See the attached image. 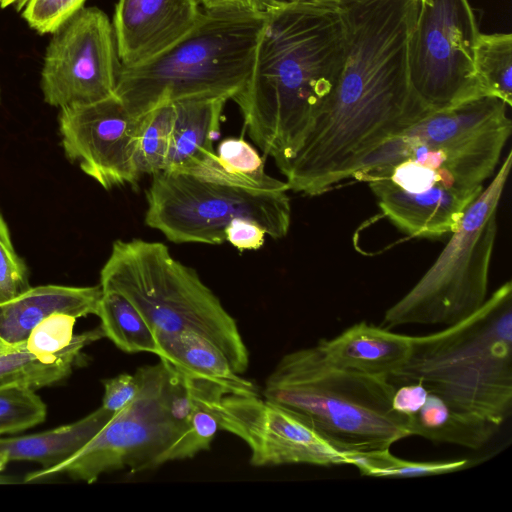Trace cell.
Listing matches in <instances>:
<instances>
[{
  "label": "cell",
  "instance_id": "1",
  "mask_svg": "<svg viewBox=\"0 0 512 512\" xmlns=\"http://www.w3.org/2000/svg\"><path fill=\"white\" fill-rule=\"evenodd\" d=\"M418 0H356L340 7L347 51L336 85L297 152L277 165L289 190L328 192L350 168L429 111L414 96L408 40Z\"/></svg>",
  "mask_w": 512,
  "mask_h": 512
},
{
  "label": "cell",
  "instance_id": "2",
  "mask_svg": "<svg viewBox=\"0 0 512 512\" xmlns=\"http://www.w3.org/2000/svg\"><path fill=\"white\" fill-rule=\"evenodd\" d=\"M244 88L233 97L251 140L276 165L299 149L333 91L347 51L340 9L272 0Z\"/></svg>",
  "mask_w": 512,
  "mask_h": 512
},
{
  "label": "cell",
  "instance_id": "3",
  "mask_svg": "<svg viewBox=\"0 0 512 512\" xmlns=\"http://www.w3.org/2000/svg\"><path fill=\"white\" fill-rule=\"evenodd\" d=\"M389 380L421 383L452 409L501 426L512 413L511 281L462 321L411 336L410 354Z\"/></svg>",
  "mask_w": 512,
  "mask_h": 512
},
{
  "label": "cell",
  "instance_id": "4",
  "mask_svg": "<svg viewBox=\"0 0 512 512\" xmlns=\"http://www.w3.org/2000/svg\"><path fill=\"white\" fill-rule=\"evenodd\" d=\"M395 390L387 377L333 365L315 345L285 354L260 395L351 455L389 450L410 436L408 418L392 407Z\"/></svg>",
  "mask_w": 512,
  "mask_h": 512
},
{
  "label": "cell",
  "instance_id": "5",
  "mask_svg": "<svg viewBox=\"0 0 512 512\" xmlns=\"http://www.w3.org/2000/svg\"><path fill=\"white\" fill-rule=\"evenodd\" d=\"M265 11L203 9L193 29L149 61L120 67L115 95L137 118L189 98L233 99L254 65Z\"/></svg>",
  "mask_w": 512,
  "mask_h": 512
},
{
  "label": "cell",
  "instance_id": "6",
  "mask_svg": "<svg viewBox=\"0 0 512 512\" xmlns=\"http://www.w3.org/2000/svg\"><path fill=\"white\" fill-rule=\"evenodd\" d=\"M102 291L124 296L154 335L194 331L212 341L238 374L249 352L236 320L197 272L155 241L117 240L100 271Z\"/></svg>",
  "mask_w": 512,
  "mask_h": 512
},
{
  "label": "cell",
  "instance_id": "7",
  "mask_svg": "<svg viewBox=\"0 0 512 512\" xmlns=\"http://www.w3.org/2000/svg\"><path fill=\"white\" fill-rule=\"evenodd\" d=\"M512 165L510 151L487 188L467 208L440 255L418 282L384 314L387 328L407 324L452 325L487 299L497 234V208Z\"/></svg>",
  "mask_w": 512,
  "mask_h": 512
},
{
  "label": "cell",
  "instance_id": "8",
  "mask_svg": "<svg viewBox=\"0 0 512 512\" xmlns=\"http://www.w3.org/2000/svg\"><path fill=\"white\" fill-rule=\"evenodd\" d=\"M146 192L145 223L174 243L223 244L235 218L258 223L273 239L291 223L288 190H266L162 170Z\"/></svg>",
  "mask_w": 512,
  "mask_h": 512
},
{
  "label": "cell",
  "instance_id": "9",
  "mask_svg": "<svg viewBox=\"0 0 512 512\" xmlns=\"http://www.w3.org/2000/svg\"><path fill=\"white\" fill-rule=\"evenodd\" d=\"M137 397L115 413L84 446L63 462L27 475L31 482L57 474L94 483L105 474L124 468L131 473L155 469L169 461L183 437L168 405L170 372L160 361L139 367Z\"/></svg>",
  "mask_w": 512,
  "mask_h": 512
},
{
  "label": "cell",
  "instance_id": "10",
  "mask_svg": "<svg viewBox=\"0 0 512 512\" xmlns=\"http://www.w3.org/2000/svg\"><path fill=\"white\" fill-rule=\"evenodd\" d=\"M479 34L468 0H418L407 59L412 92L425 108L443 110L484 97L473 65Z\"/></svg>",
  "mask_w": 512,
  "mask_h": 512
},
{
  "label": "cell",
  "instance_id": "11",
  "mask_svg": "<svg viewBox=\"0 0 512 512\" xmlns=\"http://www.w3.org/2000/svg\"><path fill=\"white\" fill-rule=\"evenodd\" d=\"M120 67L108 16L97 7H83L47 46L40 81L44 101L63 108L111 97Z\"/></svg>",
  "mask_w": 512,
  "mask_h": 512
},
{
  "label": "cell",
  "instance_id": "12",
  "mask_svg": "<svg viewBox=\"0 0 512 512\" xmlns=\"http://www.w3.org/2000/svg\"><path fill=\"white\" fill-rule=\"evenodd\" d=\"M206 402L220 430L247 444L253 466L349 465V454L336 449L308 424L260 394L229 393L214 385Z\"/></svg>",
  "mask_w": 512,
  "mask_h": 512
},
{
  "label": "cell",
  "instance_id": "13",
  "mask_svg": "<svg viewBox=\"0 0 512 512\" xmlns=\"http://www.w3.org/2000/svg\"><path fill=\"white\" fill-rule=\"evenodd\" d=\"M58 122L66 157L104 189L138 181L140 118L116 95L60 108Z\"/></svg>",
  "mask_w": 512,
  "mask_h": 512
},
{
  "label": "cell",
  "instance_id": "14",
  "mask_svg": "<svg viewBox=\"0 0 512 512\" xmlns=\"http://www.w3.org/2000/svg\"><path fill=\"white\" fill-rule=\"evenodd\" d=\"M202 11L198 0H119L112 27L121 66H139L168 49Z\"/></svg>",
  "mask_w": 512,
  "mask_h": 512
},
{
  "label": "cell",
  "instance_id": "15",
  "mask_svg": "<svg viewBox=\"0 0 512 512\" xmlns=\"http://www.w3.org/2000/svg\"><path fill=\"white\" fill-rule=\"evenodd\" d=\"M386 217L412 237H439L460 226L470 204L483 190L436 185L412 194L384 178L367 181Z\"/></svg>",
  "mask_w": 512,
  "mask_h": 512
},
{
  "label": "cell",
  "instance_id": "16",
  "mask_svg": "<svg viewBox=\"0 0 512 512\" xmlns=\"http://www.w3.org/2000/svg\"><path fill=\"white\" fill-rule=\"evenodd\" d=\"M101 296L100 285L29 287L0 302V340L11 346L23 345L35 326L54 313H65L75 318L96 315Z\"/></svg>",
  "mask_w": 512,
  "mask_h": 512
},
{
  "label": "cell",
  "instance_id": "17",
  "mask_svg": "<svg viewBox=\"0 0 512 512\" xmlns=\"http://www.w3.org/2000/svg\"><path fill=\"white\" fill-rule=\"evenodd\" d=\"M316 346L337 367L389 379L408 358L411 336L360 322Z\"/></svg>",
  "mask_w": 512,
  "mask_h": 512
},
{
  "label": "cell",
  "instance_id": "18",
  "mask_svg": "<svg viewBox=\"0 0 512 512\" xmlns=\"http://www.w3.org/2000/svg\"><path fill=\"white\" fill-rule=\"evenodd\" d=\"M226 101L201 97L174 102L175 118L164 170L187 173L216 156L213 141Z\"/></svg>",
  "mask_w": 512,
  "mask_h": 512
},
{
  "label": "cell",
  "instance_id": "19",
  "mask_svg": "<svg viewBox=\"0 0 512 512\" xmlns=\"http://www.w3.org/2000/svg\"><path fill=\"white\" fill-rule=\"evenodd\" d=\"M159 359L184 375L217 384L229 393L260 394L256 386L238 374L225 353L208 338L182 331L155 336Z\"/></svg>",
  "mask_w": 512,
  "mask_h": 512
},
{
  "label": "cell",
  "instance_id": "20",
  "mask_svg": "<svg viewBox=\"0 0 512 512\" xmlns=\"http://www.w3.org/2000/svg\"><path fill=\"white\" fill-rule=\"evenodd\" d=\"M114 414L101 406L84 418L53 430L0 438V454L8 462L28 460L42 464V469L50 468L84 446Z\"/></svg>",
  "mask_w": 512,
  "mask_h": 512
},
{
  "label": "cell",
  "instance_id": "21",
  "mask_svg": "<svg viewBox=\"0 0 512 512\" xmlns=\"http://www.w3.org/2000/svg\"><path fill=\"white\" fill-rule=\"evenodd\" d=\"M104 337L101 327L74 335L71 344L55 356H37L20 345L0 353V388L39 389L67 378L80 361L82 350Z\"/></svg>",
  "mask_w": 512,
  "mask_h": 512
},
{
  "label": "cell",
  "instance_id": "22",
  "mask_svg": "<svg viewBox=\"0 0 512 512\" xmlns=\"http://www.w3.org/2000/svg\"><path fill=\"white\" fill-rule=\"evenodd\" d=\"M409 435L437 443H449L478 450L499 431L496 423L452 409L438 395L429 392L420 409L408 417Z\"/></svg>",
  "mask_w": 512,
  "mask_h": 512
},
{
  "label": "cell",
  "instance_id": "23",
  "mask_svg": "<svg viewBox=\"0 0 512 512\" xmlns=\"http://www.w3.org/2000/svg\"><path fill=\"white\" fill-rule=\"evenodd\" d=\"M104 337L126 353L147 352L157 355L154 333L140 313L121 294L102 291L98 311Z\"/></svg>",
  "mask_w": 512,
  "mask_h": 512
},
{
  "label": "cell",
  "instance_id": "24",
  "mask_svg": "<svg viewBox=\"0 0 512 512\" xmlns=\"http://www.w3.org/2000/svg\"><path fill=\"white\" fill-rule=\"evenodd\" d=\"M474 74L482 96L512 105V35L480 33L474 50Z\"/></svg>",
  "mask_w": 512,
  "mask_h": 512
},
{
  "label": "cell",
  "instance_id": "25",
  "mask_svg": "<svg viewBox=\"0 0 512 512\" xmlns=\"http://www.w3.org/2000/svg\"><path fill=\"white\" fill-rule=\"evenodd\" d=\"M175 118L174 103H162L140 117L136 165L140 175L164 170Z\"/></svg>",
  "mask_w": 512,
  "mask_h": 512
},
{
  "label": "cell",
  "instance_id": "26",
  "mask_svg": "<svg viewBox=\"0 0 512 512\" xmlns=\"http://www.w3.org/2000/svg\"><path fill=\"white\" fill-rule=\"evenodd\" d=\"M349 465L362 475L374 477L414 478L457 472L473 465V461H411L398 458L389 450L349 455Z\"/></svg>",
  "mask_w": 512,
  "mask_h": 512
},
{
  "label": "cell",
  "instance_id": "27",
  "mask_svg": "<svg viewBox=\"0 0 512 512\" xmlns=\"http://www.w3.org/2000/svg\"><path fill=\"white\" fill-rule=\"evenodd\" d=\"M221 166L230 174L253 181L267 189H287L286 182L265 173L259 153L242 138L223 139L215 150Z\"/></svg>",
  "mask_w": 512,
  "mask_h": 512
},
{
  "label": "cell",
  "instance_id": "28",
  "mask_svg": "<svg viewBox=\"0 0 512 512\" xmlns=\"http://www.w3.org/2000/svg\"><path fill=\"white\" fill-rule=\"evenodd\" d=\"M47 407L34 389L0 388V435L20 432L43 422Z\"/></svg>",
  "mask_w": 512,
  "mask_h": 512
},
{
  "label": "cell",
  "instance_id": "29",
  "mask_svg": "<svg viewBox=\"0 0 512 512\" xmlns=\"http://www.w3.org/2000/svg\"><path fill=\"white\" fill-rule=\"evenodd\" d=\"M75 317L54 313L41 321L29 334L26 349L37 356H55L73 341Z\"/></svg>",
  "mask_w": 512,
  "mask_h": 512
},
{
  "label": "cell",
  "instance_id": "30",
  "mask_svg": "<svg viewBox=\"0 0 512 512\" xmlns=\"http://www.w3.org/2000/svg\"><path fill=\"white\" fill-rule=\"evenodd\" d=\"M86 0H28L23 8L22 17L39 34L55 33Z\"/></svg>",
  "mask_w": 512,
  "mask_h": 512
},
{
  "label": "cell",
  "instance_id": "31",
  "mask_svg": "<svg viewBox=\"0 0 512 512\" xmlns=\"http://www.w3.org/2000/svg\"><path fill=\"white\" fill-rule=\"evenodd\" d=\"M29 287L27 266L16 253L0 213V302L17 296Z\"/></svg>",
  "mask_w": 512,
  "mask_h": 512
},
{
  "label": "cell",
  "instance_id": "32",
  "mask_svg": "<svg viewBox=\"0 0 512 512\" xmlns=\"http://www.w3.org/2000/svg\"><path fill=\"white\" fill-rule=\"evenodd\" d=\"M104 396L102 407L117 413L127 407L137 397L140 384L135 374H120L103 382Z\"/></svg>",
  "mask_w": 512,
  "mask_h": 512
},
{
  "label": "cell",
  "instance_id": "33",
  "mask_svg": "<svg viewBox=\"0 0 512 512\" xmlns=\"http://www.w3.org/2000/svg\"><path fill=\"white\" fill-rule=\"evenodd\" d=\"M266 232L255 221L248 218H235L225 229V239L231 245L243 250H257L264 244Z\"/></svg>",
  "mask_w": 512,
  "mask_h": 512
},
{
  "label": "cell",
  "instance_id": "34",
  "mask_svg": "<svg viewBox=\"0 0 512 512\" xmlns=\"http://www.w3.org/2000/svg\"><path fill=\"white\" fill-rule=\"evenodd\" d=\"M428 390L421 383L396 386L392 398L393 409L407 418L415 414L424 404Z\"/></svg>",
  "mask_w": 512,
  "mask_h": 512
},
{
  "label": "cell",
  "instance_id": "35",
  "mask_svg": "<svg viewBox=\"0 0 512 512\" xmlns=\"http://www.w3.org/2000/svg\"><path fill=\"white\" fill-rule=\"evenodd\" d=\"M203 9H236L262 12L269 3L267 0H198Z\"/></svg>",
  "mask_w": 512,
  "mask_h": 512
},
{
  "label": "cell",
  "instance_id": "36",
  "mask_svg": "<svg viewBox=\"0 0 512 512\" xmlns=\"http://www.w3.org/2000/svg\"><path fill=\"white\" fill-rule=\"evenodd\" d=\"M300 1L308 2L311 4L320 5V6H326V7L339 9L343 5L353 2V1H356V0H300Z\"/></svg>",
  "mask_w": 512,
  "mask_h": 512
},
{
  "label": "cell",
  "instance_id": "37",
  "mask_svg": "<svg viewBox=\"0 0 512 512\" xmlns=\"http://www.w3.org/2000/svg\"><path fill=\"white\" fill-rule=\"evenodd\" d=\"M28 0H0V8L14 6L17 11H21Z\"/></svg>",
  "mask_w": 512,
  "mask_h": 512
},
{
  "label": "cell",
  "instance_id": "38",
  "mask_svg": "<svg viewBox=\"0 0 512 512\" xmlns=\"http://www.w3.org/2000/svg\"><path fill=\"white\" fill-rule=\"evenodd\" d=\"M14 347H17V346H11V345H8L6 343H4L3 341L0 340V353L1 352H4V351H7V350H10Z\"/></svg>",
  "mask_w": 512,
  "mask_h": 512
},
{
  "label": "cell",
  "instance_id": "39",
  "mask_svg": "<svg viewBox=\"0 0 512 512\" xmlns=\"http://www.w3.org/2000/svg\"><path fill=\"white\" fill-rule=\"evenodd\" d=\"M0 104H1V88H0Z\"/></svg>",
  "mask_w": 512,
  "mask_h": 512
},
{
  "label": "cell",
  "instance_id": "40",
  "mask_svg": "<svg viewBox=\"0 0 512 512\" xmlns=\"http://www.w3.org/2000/svg\"><path fill=\"white\" fill-rule=\"evenodd\" d=\"M269 3L272 1V0H267Z\"/></svg>",
  "mask_w": 512,
  "mask_h": 512
}]
</instances>
